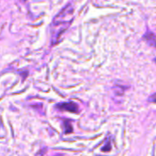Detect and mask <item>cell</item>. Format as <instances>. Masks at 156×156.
I'll list each match as a JSON object with an SVG mask.
<instances>
[{
	"instance_id": "cell-1",
	"label": "cell",
	"mask_w": 156,
	"mask_h": 156,
	"mask_svg": "<svg viewBox=\"0 0 156 156\" xmlns=\"http://www.w3.org/2000/svg\"><path fill=\"white\" fill-rule=\"evenodd\" d=\"M73 13L74 9L72 5L69 4L64 8H62L61 11L58 13L53 18L50 26L52 45H56L57 43L60 42V37L67 31L69 27L71 25V22L73 21Z\"/></svg>"
},
{
	"instance_id": "cell-2",
	"label": "cell",
	"mask_w": 156,
	"mask_h": 156,
	"mask_svg": "<svg viewBox=\"0 0 156 156\" xmlns=\"http://www.w3.org/2000/svg\"><path fill=\"white\" fill-rule=\"evenodd\" d=\"M56 108L61 111H66V112H70L73 113H78L79 112V106L75 102L69 101V102H61L56 105Z\"/></svg>"
},
{
	"instance_id": "cell-3",
	"label": "cell",
	"mask_w": 156,
	"mask_h": 156,
	"mask_svg": "<svg viewBox=\"0 0 156 156\" xmlns=\"http://www.w3.org/2000/svg\"><path fill=\"white\" fill-rule=\"evenodd\" d=\"M144 39L152 47L156 48V36L152 32H147L144 36Z\"/></svg>"
},
{
	"instance_id": "cell-4",
	"label": "cell",
	"mask_w": 156,
	"mask_h": 156,
	"mask_svg": "<svg viewBox=\"0 0 156 156\" xmlns=\"http://www.w3.org/2000/svg\"><path fill=\"white\" fill-rule=\"evenodd\" d=\"M64 124H65V133H70L73 132V129H72V126L70 124V122L69 120H66L64 122Z\"/></svg>"
},
{
	"instance_id": "cell-5",
	"label": "cell",
	"mask_w": 156,
	"mask_h": 156,
	"mask_svg": "<svg viewBox=\"0 0 156 156\" xmlns=\"http://www.w3.org/2000/svg\"><path fill=\"white\" fill-rule=\"evenodd\" d=\"M111 150H112V144H111V142L107 141V143H106L105 146H103V147L101 148V151H102V152H104V153H107V152H110Z\"/></svg>"
},
{
	"instance_id": "cell-6",
	"label": "cell",
	"mask_w": 156,
	"mask_h": 156,
	"mask_svg": "<svg viewBox=\"0 0 156 156\" xmlns=\"http://www.w3.org/2000/svg\"><path fill=\"white\" fill-rule=\"evenodd\" d=\"M148 101L149 102H152V103H156V93H154L153 95H151L149 97Z\"/></svg>"
},
{
	"instance_id": "cell-7",
	"label": "cell",
	"mask_w": 156,
	"mask_h": 156,
	"mask_svg": "<svg viewBox=\"0 0 156 156\" xmlns=\"http://www.w3.org/2000/svg\"><path fill=\"white\" fill-rule=\"evenodd\" d=\"M55 156H63L62 154H58V155H55Z\"/></svg>"
}]
</instances>
